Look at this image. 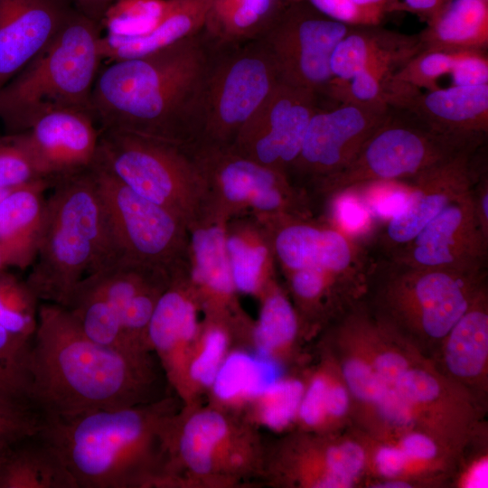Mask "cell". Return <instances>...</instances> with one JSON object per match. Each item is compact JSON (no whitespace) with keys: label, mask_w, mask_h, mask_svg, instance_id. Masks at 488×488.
Segmentation results:
<instances>
[{"label":"cell","mask_w":488,"mask_h":488,"mask_svg":"<svg viewBox=\"0 0 488 488\" xmlns=\"http://www.w3.org/2000/svg\"><path fill=\"white\" fill-rule=\"evenodd\" d=\"M146 383L143 352L92 340L62 305L39 307L31 352L30 406L40 418L136 406Z\"/></svg>","instance_id":"1"},{"label":"cell","mask_w":488,"mask_h":488,"mask_svg":"<svg viewBox=\"0 0 488 488\" xmlns=\"http://www.w3.org/2000/svg\"><path fill=\"white\" fill-rule=\"evenodd\" d=\"M210 66L198 34L145 56L107 62L94 83L91 114L99 129L190 146L197 138Z\"/></svg>","instance_id":"2"},{"label":"cell","mask_w":488,"mask_h":488,"mask_svg":"<svg viewBox=\"0 0 488 488\" xmlns=\"http://www.w3.org/2000/svg\"><path fill=\"white\" fill-rule=\"evenodd\" d=\"M159 412L130 406L40 418L37 436L56 452L77 488L148 484L150 444L164 421Z\"/></svg>","instance_id":"3"},{"label":"cell","mask_w":488,"mask_h":488,"mask_svg":"<svg viewBox=\"0 0 488 488\" xmlns=\"http://www.w3.org/2000/svg\"><path fill=\"white\" fill-rule=\"evenodd\" d=\"M89 167L52 180L37 255L25 280L39 300L63 306L79 282L111 258L106 214Z\"/></svg>","instance_id":"4"},{"label":"cell","mask_w":488,"mask_h":488,"mask_svg":"<svg viewBox=\"0 0 488 488\" xmlns=\"http://www.w3.org/2000/svg\"><path fill=\"white\" fill-rule=\"evenodd\" d=\"M102 30L100 23L74 9L54 39L0 89V120L7 134L25 131L35 117L53 108L91 114L103 61Z\"/></svg>","instance_id":"5"},{"label":"cell","mask_w":488,"mask_h":488,"mask_svg":"<svg viewBox=\"0 0 488 488\" xmlns=\"http://www.w3.org/2000/svg\"><path fill=\"white\" fill-rule=\"evenodd\" d=\"M97 157L125 184L187 226L208 214L205 182L186 146L114 129H99Z\"/></svg>","instance_id":"6"},{"label":"cell","mask_w":488,"mask_h":488,"mask_svg":"<svg viewBox=\"0 0 488 488\" xmlns=\"http://www.w3.org/2000/svg\"><path fill=\"white\" fill-rule=\"evenodd\" d=\"M485 138L440 133L411 112L389 106L387 117L352 162L307 192L313 206L342 190L374 182L409 181Z\"/></svg>","instance_id":"7"},{"label":"cell","mask_w":488,"mask_h":488,"mask_svg":"<svg viewBox=\"0 0 488 488\" xmlns=\"http://www.w3.org/2000/svg\"><path fill=\"white\" fill-rule=\"evenodd\" d=\"M484 271L418 267L387 258L371 260L367 280L377 285L382 321L443 339L483 286Z\"/></svg>","instance_id":"8"},{"label":"cell","mask_w":488,"mask_h":488,"mask_svg":"<svg viewBox=\"0 0 488 488\" xmlns=\"http://www.w3.org/2000/svg\"><path fill=\"white\" fill-rule=\"evenodd\" d=\"M89 169L106 214L112 262L170 273L188 265V228L181 219L134 192L98 157Z\"/></svg>","instance_id":"9"},{"label":"cell","mask_w":488,"mask_h":488,"mask_svg":"<svg viewBox=\"0 0 488 488\" xmlns=\"http://www.w3.org/2000/svg\"><path fill=\"white\" fill-rule=\"evenodd\" d=\"M205 182L208 214L227 221L251 213L257 218L312 216L307 194L285 173L258 164L230 147H188Z\"/></svg>","instance_id":"10"},{"label":"cell","mask_w":488,"mask_h":488,"mask_svg":"<svg viewBox=\"0 0 488 488\" xmlns=\"http://www.w3.org/2000/svg\"><path fill=\"white\" fill-rule=\"evenodd\" d=\"M279 80L260 40L211 65L193 145L230 147Z\"/></svg>","instance_id":"11"},{"label":"cell","mask_w":488,"mask_h":488,"mask_svg":"<svg viewBox=\"0 0 488 488\" xmlns=\"http://www.w3.org/2000/svg\"><path fill=\"white\" fill-rule=\"evenodd\" d=\"M352 26L335 21L306 2L285 3L259 38L279 80L324 93L333 78L330 61L338 42Z\"/></svg>","instance_id":"12"},{"label":"cell","mask_w":488,"mask_h":488,"mask_svg":"<svg viewBox=\"0 0 488 488\" xmlns=\"http://www.w3.org/2000/svg\"><path fill=\"white\" fill-rule=\"evenodd\" d=\"M385 103H340L317 110L307 127L300 153L287 172L305 193L347 167L387 117Z\"/></svg>","instance_id":"13"},{"label":"cell","mask_w":488,"mask_h":488,"mask_svg":"<svg viewBox=\"0 0 488 488\" xmlns=\"http://www.w3.org/2000/svg\"><path fill=\"white\" fill-rule=\"evenodd\" d=\"M313 90L279 80L230 146L258 164L285 173L297 158L314 114Z\"/></svg>","instance_id":"14"},{"label":"cell","mask_w":488,"mask_h":488,"mask_svg":"<svg viewBox=\"0 0 488 488\" xmlns=\"http://www.w3.org/2000/svg\"><path fill=\"white\" fill-rule=\"evenodd\" d=\"M473 189L449 203L411 241L384 258L418 267L484 271L488 232L477 215Z\"/></svg>","instance_id":"15"},{"label":"cell","mask_w":488,"mask_h":488,"mask_svg":"<svg viewBox=\"0 0 488 488\" xmlns=\"http://www.w3.org/2000/svg\"><path fill=\"white\" fill-rule=\"evenodd\" d=\"M266 226L282 273L317 267L335 272H364L371 258L367 246L317 216L258 218Z\"/></svg>","instance_id":"16"},{"label":"cell","mask_w":488,"mask_h":488,"mask_svg":"<svg viewBox=\"0 0 488 488\" xmlns=\"http://www.w3.org/2000/svg\"><path fill=\"white\" fill-rule=\"evenodd\" d=\"M481 147L462 150L407 181L410 191L404 211L381 226L375 236L384 257L411 241L449 203L473 189L486 173L479 156Z\"/></svg>","instance_id":"17"},{"label":"cell","mask_w":488,"mask_h":488,"mask_svg":"<svg viewBox=\"0 0 488 488\" xmlns=\"http://www.w3.org/2000/svg\"><path fill=\"white\" fill-rule=\"evenodd\" d=\"M14 135L50 180L88 169L98 155L99 127L89 112L80 109L47 110Z\"/></svg>","instance_id":"18"},{"label":"cell","mask_w":488,"mask_h":488,"mask_svg":"<svg viewBox=\"0 0 488 488\" xmlns=\"http://www.w3.org/2000/svg\"><path fill=\"white\" fill-rule=\"evenodd\" d=\"M70 0H0V89L58 34Z\"/></svg>","instance_id":"19"},{"label":"cell","mask_w":488,"mask_h":488,"mask_svg":"<svg viewBox=\"0 0 488 488\" xmlns=\"http://www.w3.org/2000/svg\"><path fill=\"white\" fill-rule=\"evenodd\" d=\"M388 105L411 112L443 134L485 138L488 131V84L406 90Z\"/></svg>","instance_id":"20"},{"label":"cell","mask_w":488,"mask_h":488,"mask_svg":"<svg viewBox=\"0 0 488 488\" xmlns=\"http://www.w3.org/2000/svg\"><path fill=\"white\" fill-rule=\"evenodd\" d=\"M226 221L206 215L188 227V273L200 305L223 316L236 291L225 244Z\"/></svg>","instance_id":"21"},{"label":"cell","mask_w":488,"mask_h":488,"mask_svg":"<svg viewBox=\"0 0 488 488\" xmlns=\"http://www.w3.org/2000/svg\"><path fill=\"white\" fill-rule=\"evenodd\" d=\"M200 301L191 283L188 265L175 271L159 297L146 329V341L174 372L178 353L198 330Z\"/></svg>","instance_id":"22"},{"label":"cell","mask_w":488,"mask_h":488,"mask_svg":"<svg viewBox=\"0 0 488 488\" xmlns=\"http://www.w3.org/2000/svg\"><path fill=\"white\" fill-rule=\"evenodd\" d=\"M225 244L236 291L260 295L277 270L264 223L251 213L231 217L225 224Z\"/></svg>","instance_id":"23"},{"label":"cell","mask_w":488,"mask_h":488,"mask_svg":"<svg viewBox=\"0 0 488 488\" xmlns=\"http://www.w3.org/2000/svg\"><path fill=\"white\" fill-rule=\"evenodd\" d=\"M52 180L42 179L18 187L0 202V249L7 266L25 269L36 258L45 200Z\"/></svg>","instance_id":"24"},{"label":"cell","mask_w":488,"mask_h":488,"mask_svg":"<svg viewBox=\"0 0 488 488\" xmlns=\"http://www.w3.org/2000/svg\"><path fill=\"white\" fill-rule=\"evenodd\" d=\"M422 51L418 33L405 34L378 25L352 26L335 46L330 61L333 78L349 80L384 61L406 63Z\"/></svg>","instance_id":"25"},{"label":"cell","mask_w":488,"mask_h":488,"mask_svg":"<svg viewBox=\"0 0 488 488\" xmlns=\"http://www.w3.org/2000/svg\"><path fill=\"white\" fill-rule=\"evenodd\" d=\"M209 0H171L170 7L150 33L133 38L102 35L100 51L103 61L145 56L203 30Z\"/></svg>","instance_id":"26"},{"label":"cell","mask_w":488,"mask_h":488,"mask_svg":"<svg viewBox=\"0 0 488 488\" xmlns=\"http://www.w3.org/2000/svg\"><path fill=\"white\" fill-rule=\"evenodd\" d=\"M418 35L422 50L486 51L488 0H449Z\"/></svg>","instance_id":"27"},{"label":"cell","mask_w":488,"mask_h":488,"mask_svg":"<svg viewBox=\"0 0 488 488\" xmlns=\"http://www.w3.org/2000/svg\"><path fill=\"white\" fill-rule=\"evenodd\" d=\"M37 437L38 443L24 444L23 440L5 450L0 488H77L56 452Z\"/></svg>","instance_id":"28"},{"label":"cell","mask_w":488,"mask_h":488,"mask_svg":"<svg viewBox=\"0 0 488 488\" xmlns=\"http://www.w3.org/2000/svg\"><path fill=\"white\" fill-rule=\"evenodd\" d=\"M285 5V0H209L203 30L219 43L259 39Z\"/></svg>","instance_id":"29"},{"label":"cell","mask_w":488,"mask_h":488,"mask_svg":"<svg viewBox=\"0 0 488 488\" xmlns=\"http://www.w3.org/2000/svg\"><path fill=\"white\" fill-rule=\"evenodd\" d=\"M445 338L448 370L464 379L478 376L488 357V314L483 286Z\"/></svg>","instance_id":"30"},{"label":"cell","mask_w":488,"mask_h":488,"mask_svg":"<svg viewBox=\"0 0 488 488\" xmlns=\"http://www.w3.org/2000/svg\"><path fill=\"white\" fill-rule=\"evenodd\" d=\"M63 306L92 340L120 350L143 352L127 338L117 308L85 278L75 286Z\"/></svg>","instance_id":"31"},{"label":"cell","mask_w":488,"mask_h":488,"mask_svg":"<svg viewBox=\"0 0 488 488\" xmlns=\"http://www.w3.org/2000/svg\"><path fill=\"white\" fill-rule=\"evenodd\" d=\"M279 375V367L269 355L235 352L224 358L212 386L223 400L259 398L280 380Z\"/></svg>","instance_id":"32"},{"label":"cell","mask_w":488,"mask_h":488,"mask_svg":"<svg viewBox=\"0 0 488 488\" xmlns=\"http://www.w3.org/2000/svg\"><path fill=\"white\" fill-rule=\"evenodd\" d=\"M33 338L0 324V401L31 408V352Z\"/></svg>","instance_id":"33"},{"label":"cell","mask_w":488,"mask_h":488,"mask_svg":"<svg viewBox=\"0 0 488 488\" xmlns=\"http://www.w3.org/2000/svg\"><path fill=\"white\" fill-rule=\"evenodd\" d=\"M262 305L254 329L258 352L269 355L272 351L292 342L298 328L296 312L287 296L273 280L260 294Z\"/></svg>","instance_id":"34"},{"label":"cell","mask_w":488,"mask_h":488,"mask_svg":"<svg viewBox=\"0 0 488 488\" xmlns=\"http://www.w3.org/2000/svg\"><path fill=\"white\" fill-rule=\"evenodd\" d=\"M227 431L224 418L217 412L204 411L191 417L177 442L182 459L193 472L209 473L213 465L214 450L225 438Z\"/></svg>","instance_id":"35"},{"label":"cell","mask_w":488,"mask_h":488,"mask_svg":"<svg viewBox=\"0 0 488 488\" xmlns=\"http://www.w3.org/2000/svg\"><path fill=\"white\" fill-rule=\"evenodd\" d=\"M171 0H117L106 12V34L133 38L154 30L167 13Z\"/></svg>","instance_id":"36"},{"label":"cell","mask_w":488,"mask_h":488,"mask_svg":"<svg viewBox=\"0 0 488 488\" xmlns=\"http://www.w3.org/2000/svg\"><path fill=\"white\" fill-rule=\"evenodd\" d=\"M38 301L26 281L5 269L0 272V324L3 327L33 337L38 323Z\"/></svg>","instance_id":"37"},{"label":"cell","mask_w":488,"mask_h":488,"mask_svg":"<svg viewBox=\"0 0 488 488\" xmlns=\"http://www.w3.org/2000/svg\"><path fill=\"white\" fill-rule=\"evenodd\" d=\"M458 52L420 51L391 75L387 83L386 96L399 89H438V80L450 74Z\"/></svg>","instance_id":"38"},{"label":"cell","mask_w":488,"mask_h":488,"mask_svg":"<svg viewBox=\"0 0 488 488\" xmlns=\"http://www.w3.org/2000/svg\"><path fill=\"white\" fill-rule=\"evenodd\" d=\"M42 179L47 178L16 136H0V189H14Z\"/></svg>","instance_id":"39"},{"label":"cell","mask_w":488,"mask_h":488,"mask_svg":"<svg viewBox=\"0 0 488 488\" xmlns=\"http://www.w3.org/2000/svg\"><path fill=\"white\" fill-rule=\"evenodd\" d=\"M304 386L296 380H278L259 398L263 423L273 429H282L295 418L304 395Z\"/></svg>","instance_id":"40"},{"label":"cell","mask_w":488,"mask_h":488,"mask_svg":"<svg viewBox=\"0 0 488 488\" xmlns=\"http://www.w3.org/2000/svg\"><path fill=\"white\" fill-rule=\"evenodd\" d=\"M211 318L203 337L202 349L189 368L191 378L206 386L212 385L224 360L228 345V335L220 324L219 316Z\"/></svg>","instance_id":"41"},{"label":"cell","mask_w":488,"mask_h":488,"mask_svg":"<svg viewBox=\"0 0 488 488\" xmlns=\"http://www.w3.org/2000/svg\"><path fill=\"white\" fill-rule=\"evenodd\" d=\"M41 419L32 408L0 401V450L36 436Z\"/></svg>","instance_id":"42"},{"label":"cell","mask_w":488,"mask_h":488,"mask_svg":"<svg viewBox=\"0 0 488 488\" xmlns=\"http://www.w3.org/2000/svg\"><path fill=\"white\" fill-rule=\"evenodd\" d=\"M325 462L330 484L333 488L349 487L363 468L364 450L357 443L344 442L327 450Z\"/></svg>","instance_id":"43"},{"label":"cell","mask_w":488,"mask_h":488,"mask_svg":"<svg viewBox=\"0 0 488 488\" xmlns=\"http://www.w3.org/2000/svg\"><path fill=\"white\" fill-rule=\"evenodd\" d=\"M306 2L324 15L351 26L378 25L385 14L363 8L352 0H285Z\"/></svg>","instance_id":"44"},{"label":"cell","mask_w":488,"mask_h":488,"mask_svg":"<svg viewBox=\"0 0 488 488\" xmlns=\"http://www.w3.org/2000/svg\"><path fill=\"white\" fill-rule=\"evenodd\" d=\"M343 373L349 389L362 401L375 404L387 386L376 375L372 366L360 359L347 360Z\"/></svg>","instance_id":"45"},{"label":"cell","mask_w":488,"mask_h":488,"mask_svg":"<svg viewBox=\"0 0 488 488\" xmlns=\"http://www.w3.org/2000/svg\"><path fill=\"white\" fill-rule=\"evenodd\" d=\"M393 388L410 405L432 401L440 393L437 380L420 369L408 368Z\"/></svg>","instance_id":"46"},{"label":"cell","mask_w":488,"mask_h":488,"mask_svg":"<svg viewBox=\"0 0 488 488\" xmlns=\"http://www.w3.org/2000/svg\"><path fill=\"white\" fill-rule=\"evenodd\" d=\"M455 85L488 84V57L485 51H459L450 72Z\"/></svg>","instance_id":"47"},{"label":"cell","mask_w":488,"mask_h":488,"mask_svg":"<svg viewBox=\"0 0 488 488\" xmlns=\"http://www.w3.org/2000/svg\"><path fill=\"white\" fill-rule=\"evenodd\" d=\"M328 386L324 378L316 377L308 389L304 392L298 412L306 425L316 426L325 418V398Z\"/></svg>","instance_id":"48"},{"label":"cell","mask_w":488,"mask_h":488,"mask_svg":"<svg viewBox=\"0 0 488 488\" xmlns=\"http://www.w3.org/2000/svg\"><path fill=\"white\" fill-rule=\"evenodd\" d=\"M375 404L391 425L405 427L412 424V406L394 388L386 386Z\"/></svg>","instance_id":"49"},{"label":"cell","mask_w":488,"mask_h":488,"mask_svg":"<svg viewBox=\"0 0 488 488\" xmlns=\"http://www.w3.org/2000/svg\"><path fill=\"white\" fill-rule=\"evenodd\" d=\"M372 368L385 385L393 388L400 376L408 369V363L402 355L386 352L375 358Z\"/></svg>","instance_id":"50"},{"label":"cell","mask_w":488,"mask_h":488,"mask_svg":"<svg viewBox=\"0 0 488 488\" xmlns=\"http://www.w3.org/2000/svg\"><path fill=\"white\" fill-rule=\"evenodd\" d=\"M400 448L408 459L430 460L437 454L436 443L427 436L419 433L405 436Z\"/></svg>","instance_id":"51"},{"label":"cell","mask_w":488,"mask_h":488,"mask_svg":"<svg viewBox=\"0 0 488 488\" xmlns=\"http://www.w3.org/2000/svg\"><path fill=\"white\" fill-rule=\"evenodd\" d=\"M375 460L382 475L395 477L404 470L408 459L401 448L382 446L378 450Z\"/></svg>","instance_id":"52"},{"label":"cell","mask_w":488,"mask_h":488,"mask_svg":"<svg viewBox=\"0 0 488 488\" xmlns=\"http://www.w3.org/2000/svg\"><path fill=\"white\" fill-rule=\"evenodd\" d=\"M448 2L449 0H403L396 10H408L425 18L427 22L436 16Z\"/></svg>","instance_id":"53"},{"label":"cell","mask_w":488,"mask_h":488,"mask_svg":"<svg viewBox=\"0 0 488 488\" xmlns=\"http://www.w3.org/2000/svg\"><path fill=\"white\" fill-rule=\"evenodd\" d=\"M349 406L347 390L342 385L328 386L325 398L326 415L339 418L343 416Z\"/></svg>","instance_id":"54"},{"label":"cell","mask_w":488,"mask_h":488,"mask_svg":"<svg viewBox=\"0 0 488 488\" xmlns=\"http://www.w3.org/2000/svg\"><path fill=\"white\" fill-rule=\"evenodd\" d=\"M473 195L479 220L484 230L488 232V180L486 173L474 184Z\"/></svg>","instance_id":"55"},{"label":"cell","mask_w":488,"mask_h":488,"mask_svg":"<svg viewBox=\"0 0 488 488\" xmlns=\"http://www.w3.org/2000/svg\"><path fill=\"white\" fill-rule=\"evenodd\" d=\"M75 9L101 23L107 10L117 0H70Z\"/></svg>","instance_id":"56"},{"label":"cell","mask_w":488,"mask_h":488,"mask_svg":"<svg viewBox=\"0 0 488 488\" xmlns=\"http://www.w3.org/2000/svg\"><path fill=\"white\" fill-rule=\"evenodd\" d=\"M356 5L385 14L387 12L395 10L396 0H352Z\"/></svg>","instance_id":"57"},{"label":"cell","mask_w":488,"mask_h":488,"mask_svg":"<svg viewBox=\"0 0 488 488\" xmlns=\"http://www.w3.org/2000/svg\"><path fill=\"white\" fill-rule=\"evenodd\" d=\"M468 486L483 487L487 484V463L483 461L478 464L472 472L468 480Z\"/></svg>","instance_id":"58"},{"label":"cell","mask_w":488,"mask_h":488,"mask_svg":"<svg viewBox=\"0 0 488 488\" xmlns=\"http://www.w3.org/2000/svg\"><path fill=\"white\" fill-rule=\"evenodd\" d=\"M410 486H411L410 484L403 481H389V482L381 483V485H377V487H383V488H407Z\"/></svg>","instance_id":"59"},{"label":"cell","mask_w":488,"mask_h":488,"mask_svg":"<svg viewBox=\"0 0 488 488\" xmlns=\"http://www.w3.org/2000/svg\"><path fill=\"white\" fill-rule=\"evenodd\" d=\"M6 267H7V263H6L5 258L4 256L3 251L0 249V272L5 270Z\"/></svg>","instance_id":"60"},{"label":"cell","mask_w":488,"mask_h":488,"mask_svg":"<svg viewBox=\"0 0 488 488\" xmlns=\"http://www.w3.org/2000/svg\"><path fill=\"white\" fill-rule=\"evenodd\" d=\"M14 189H0V202L10 192H12Z\"/></svg>","instance_id":"61"},{"label":"cell","mask_w":488,"mask_h":488,"mask_svg":"<svg viewBox=\"0 0 488 488\" xmlns=\"http://www.w3.org/2000/svg\"><path fill=\"white\" fill-rule=\"evenodd\" d=\"M10 448V447H9ZM8 449V448H7ZM6 449L5 450H0V465H1V462H2V459H3V456H4V454L5 452Z\"/></svg>","instance_id":"62"}]
</instances>
